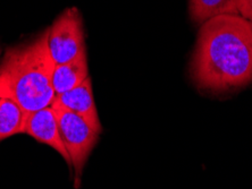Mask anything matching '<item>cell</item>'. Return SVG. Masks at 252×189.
<instances>
[{
  "mask_svg": "<svg viewBox=\"0 0 252 189\" xmlns=\"http://www.w3.org/2000/svg\"><path fill=\"white\" fill-rule=\"evenodd\" d=\"M190 79L209 95L235 93L252 84V28L240 15H223L200 25L191 55Z\"/></svg>",
  "mask_w": 252,
  "mask_h": 189,
  "instance_id": "cell-1",
  "label": "cell"
},
{
  "mask_svg": "<svg viewBox=\"0 0 252 189\" xmlns=\"http://www.w3.org/2000/svg\"><path fill=\"white\" fill-rule=\"evenodd\" d=\"M49 27L31 41L7 49L0 62V98L13 100L27 112L47 108L56 99L55 61L48 46Z\"/></svg>",
  "mask_w": 252,
  "mask_h": 189,
  "instance_id": "cell-2",
  "label": "cell"
},
{
  "mask_svg": "<svg viewBox=\"0 0 252 189\" xmlns=\"http://www.w3.org/2000/svg\"><path fill=\"white\" fill-rule=\"evenodd\" d=\"M56 112L59 134L69 155L74 171V185L80 187L85 163L99 140V133L94 131L82 117L53 102Z\"/></svg>",
  "mask_w": 252,
  "mask_h": 189,
  "instance_id": "cell-3",
  "label": "cell"
},
{
  "mask_svg": "<svg viewBox=\"0 0 252 189\" xmlns=\"http://www.w3.org/2000/svg\"><path fill=\"white\" fill-rule=\"evenodd\" d=\"M48 46L55 65L65 64L87 54L82 17L75 7L65 9L49 27Z\"/></svg>",
  "mask_w": 252,
  "mask_h": 189,
  "instance_id": "cell-4",
  "label": "cell"
},
{
  "mask_svg": "<svg viewBox=\"0 0 252 189\" xmlns=\"http://www.w3.org/2000/svg\"><path fill=\"white\" fill-rule=\"evenodd\" d=\"M24 134H28L38 142L53 147L55 151L61 154V157L72 169L69 155L63 144L61 134H59L56 112H55L53 106L30 112L27 124H25Z\"/></svg>",
  "mask_w": 252,
  "mask_h": 189,
  "instance_id": "cell-5",
  "label": "cell"
},
{
  "mask_svg": "<svg viewBox=\"0 0 252 189\" xmlns=\"http://www.w3.org/2000/svg\"><path fill=\"white\" fill-rule=\"evenodd\" d=\"M54 102L79 114L95 132L101 134L102 127L97 108H95L90 76L87 77L82 83L77 85L73 90L56 95Z\"/></svg>",
  "mask_w": 252,
  "mask_h": 189,
  "instance_id": "cell-6",
  "label": "cell"
},
{
  "mask_svg": "<svg viewBox=\"0 0 252 189\" xmlns=\"http://www.w3.org/2000/svg\"><path fill=\"white\" fill-rule=\"evenodd\" d=\"M89 77L87 54L65 64L56 65L53 74V86L56 95L75 88Z\"/></svg>",
  "mask_w": 252,
  "mask_h": 189,
  "instance_id": "cell-7",
  "label": "cell"
},
{
  "mask_svg": "<svg viewBox=\"0 0 252 189\" xmlns=\"http://www.w3.org/2000/svg\"><path fill=\"white\" fill-rule=\"evenodd\" d=\"M240 0H189V14L196 25L223 15H239Z\"/></svg>",
  "mask_w": 252,
  "mask_h": 189,
  "instance_id": "cell-8",
  "label": "cell"
},
{
  "mask_svg": "<svg viewBox=\"0 0 252 189\" xmlns=\"http://www.w3.org/2000/svg\"><path fill=\"white\" fill-rule=\"evenodd\" d=\"M29 112L13 100L0 98V142L24 133Z\"/></svg>",
  "mask_w": 252,
  "mask_h": 189,
  "instance_id": "cell-9",
  "label": "cell"
},
{
  "mask_svg": "<svg viewBox=\"0 0 252 189\" xmlns=\"http://www.w3.org/2000/svg\"><path fill=\"white\" fill-rule=\"evenodd\" d=\"M239 15L244 20L252 22V0H240Z\"/></svg>",
  "mask_w": 252,
  "mask_h": 189,
  "instance_id": "cell-10",
  "label": "cell"
},
{
  "mask_svg": "<svg viewBox=\"0 0 252 189\" xmlns=\"http://www.w3.org/2000/svg\"><path fill=\"white\" fill-rule=\"evenodd\" d=\"M250 24H251V28H252V22H250Z\"/></svg>",
  "mask_w": 252,
  "mask_h": 189,
  "instance_id": "cell-11",
  "label": "cell"
}]
</instances>
